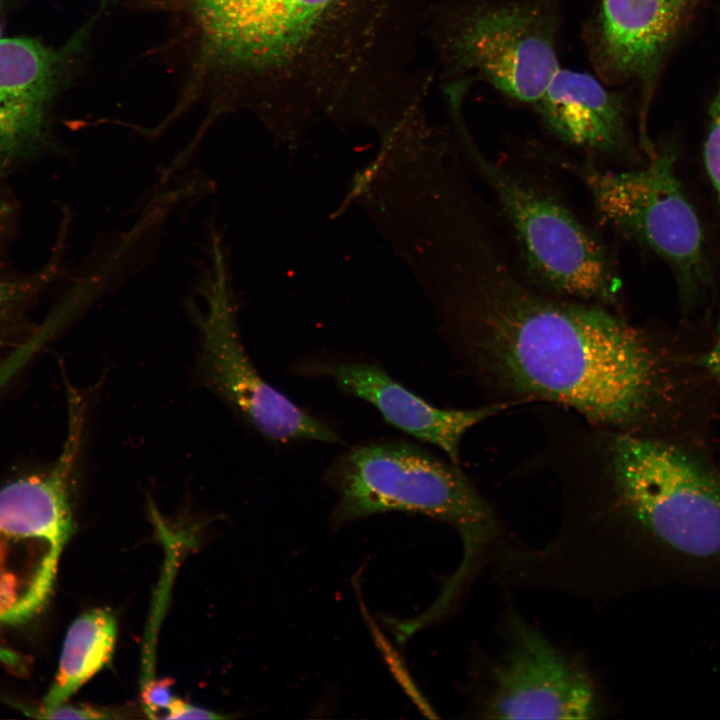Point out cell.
<instances>
[{
  "label": "cell",
  "instance_id": "1",
  "mask_svg": "<svg viewBox=\"0 0 720 720\" xmlns=\"http://www.w3.org/2000/svg\"><path fill=\"white\" fill-rule=\"evenodd\" d=\"M484 221L461 237L454 322L466 359L505 395L543 400L615 433L656 436L678 394L671 353L597 303L530 286Z\"/></svg>",
  "mask_w": 720,
  "mask_h": 720
},
{
  "label": "cell",
  "instance_id": "2",
  "mask_svg": "<svg viewBox=\"0 0 720 720\" xmlns=\"http://www.w3.org/2000/svg\"><path fill=\"white\" fill-rule=\"evenodd\" d=\"M604 496L567 510L528 561L539 586L592 601L720 586V472L660 436L615 433Z\"/></svg>",
  "mask_w": 720,
  "mask_h": 720
},
{
  "label": "cell",
  "instance_id": "3",
  "mask_svg": "<svg viewBox=\"0 0 720 720\" xmlns=\"http://www.w3.org/2000/svg\"><path fill=\"white\" fill-rule=\"evenodd\" d=\"M440 0H186L199 71L296 107L376 106L404 90Z\"/></svg>",
  "mask_w": 720,
  "mask_h": 720
},
{
  "label": "cell",
  "instance_id": "4",
  "mask_svg": "<svg viewBox=\"0 0 720 720\" xmlns=\"http://www.w3.org/2000/svg\"><path fill=\"white\" fill-rule=\"evenodd\" d=\"M325 481L337 495L330 515L333 527L398 511L422 514L456 530L463 556L433 603L441 613L452 609L505 536L495 511L455 463L412 443L382 441L354 447L329 466Z\"/></svg>",
  "mask_w": 720,
  "mask_h": 720
},
{
  "label": "cell",
  "instance_id": "5",
  "mask_svg": "<svg viewBox=\"0 0 720 720\" xmlns=\"http://www.w3.org/2000/svg\"><path fill=\"white\" fill-rule=\"evenodd\" d=\"M563 0H443L427 39L445 85L480 80L533 107L561 67Z\"/></svg>",
  "mask_w": 720,
  "mask_h": 720
},
{
  "label": "cell",
  "instance_id": "6",
  "mask_svg": "<svg viewBox=\"0 0 720 720\" xmlns=\"http://www.w3.org/2000/svg\"><path fill=\"white\" fill-rule=\"evenodd\" d=\"M469 135L464 144L496 195L528 268L558 294L614 302L622 283L601 242L559 201L483 155Z\"/></svg>",
  "mask_w": 720,
  "mask_h": 720
},
{
  "label": "cell",
  "instance_id": "7",
  "mask_svg": "<svg viewBox=\"0 0 720 720\" xmlns=\"http://www.w3.org/2000/svg\"><path fill=\"white\" fill-rule=\"evenodd\" d=\"M647 166L624 172L578 167L599 216L663 258L674 270L686 301L706 275L700 219L675 172V151L662 147Z\"/></svg>",
  "mask_w": 720,
  "mask_h": 720
},
{
  "label": "cell",
  "instance_id": "8",
  "mask_svg": "<svg viewBox=\"0 0 720 720\" xmlns=\"http://www.w3.org/2000/svg\"><path fill=\"white\" fill-rule=\"evenodd\" d=\"M505 649L490 669L478 705L488 719H591L600 699L591 674L508 609Z\"/></svg>",
  "mask_w": 720,
  "mask_h": 720
},
{
  "label": "cell",
  "instance_id": "9",
  "mask_svg": "<svg viewBox=\"0 0 720 720\" xmlns=\"http://www.w3.org/2000/svg\"><path fill=\"white\" fill-rule=\"evenodd\" d=\"M705 0H595L581 41L595 74L610 87L636 86L641 146L651 144L646 119L663 65Z\"/></svg>",
  "mask_w": 720,
  "mask_h": 720
},
{
  "label": "cell",
  "instance_id": "10",
  "mask_svg": "<svg viewBox=\"0 0 720 720\" xmlns=\"http://www.w3.org/2000/svg\"><path fill=\"white\" fill-rule=\"evenodd\" d=\"M215 304L208 318L201 322V371L209 386L268 439L341 443L332 428L258 374L224 304Z\"/></svg>",
  "mask_w": 720,
  "mask_h": 720
},
{
  "label": "cell",
  "instance_id": "11",
  "mask_svg": "<svg viewBox=\"0 0 720 720\" xmlns=\"http://www.w3.org/2000/svg\"><path fill=\"white\" fill-rule=\"evenodd\" d=\"M87 32L88 25L59 48L31 37L0 38V160L40 135Z\"/></svg>",
  "mask_w": 720,
  "mask_h": 720
},
{
  "label": "cell",
  "instance_id": "12",
  "mask_svg": "<svg viewBox=\"0 0 720 720\" xmlns=\"http://www.w3.org/2000/svg\"><path fill=\"white\" fill-rule=\"evenodd\" d=\"M595 74L560 67L532 107L560 140L609 156L633 153L624 90Z\"/></svg>",
  "mask_w": 720,
  "mask_h": 720
},
{
  "label": "cell",
  "instance_id": "13",
  "mask_svg": "<svg viewBox=\"0 0 720 720\" xmlns=\"http://www.w3.org/2000/svg\"><path fill=\"white\" fill-rule=\"evenodd\" d=\"M324 370L343 392L373 405L394 427L439 447L455 464L466 432L505 406L440 409L406 389L376 364L367 362H342Z\"/></svg>",
  "mask_w": 720,
  "mask_h": 720
},
{
  "label": "cell",
  "instance_id": "14",
  "mask_svg": "<svg viewBox=\"0 0 720 720\" xmlns=\"http://www.w3.org/2000/svg\"><path fill=\"white\" fill-rule=\"evenodd\" d=\"M64 545L0 529V625L23 623L46 604Z\"/></svg>",
  "mask_w": 720,
  "mask_h": 720
},
{
  "label": "cell",
  "instance_id": "15",
  "mask_svg": "<svg viewBox=\"0 0 720 720\" xmlns=\"http://www.w3.org/2000/svg\"><path fill=\"white\" fill-rule=\"evenodd\" d=\"M117 624L107 609H92L70 625L62 647L54 681L41 711L55 708L72 696L112 659Z\"/></svg>",
  "mask_w": 720,
  "mask_h": 720
},
{
  "label": "cell",
  "instance_id": "16",
  "mask_svg": "<svg viewBox=\"0 0 720 720\" xmlns=\"http://www.w3.org/2000/svg\"><path fill=\"white\" fill-rule=\"evenodd\" d=\"M704 162L720 203V82L709 111V126L704 143Z\"/></svg>",
  "mask_w": 720,
  "mask_h": 720
},
{
  "label": "cell",
  "instance_id": "17",
  "mask_svg": "<svg viewBox=\"0 0 720 720\" xmlns=\"http://www.w3.org/2000/svg\"><path fill=\"white\" fill-rule=\"evenodd\" d=\"M37 717L48 719H111L117 718L111 711L87 705L72 706L63 703L47 711H41Z\"/></svg>",
  "mask_w": 720,
  "mask_h": 720
},
{
  "label": "cell",
  "instance_id": "18",
  "mask_svg": "<svg viewBox=\"0 0 720 720\" xmlns=\"http://www.w3.org/2000/svg\"><path fill=\"white\" fill-rule=\"evenodd\" d=\"M174 681L170 678L149 682L142 693V699L148 712L157 713L160 709H168L175 699L172 694Z\"/></svg>",
  "mask_w": 720,
  "mask_h": 720
},
{
  "label": "cell",
  "instance_id": "19",
  "mask_svg": "<svg viewBox=\"0 0 720 720\" xmlns=\"http://www.w3.org/2000/svg\"><path fill=\"white\" fill-rule=\"evenodd\" d=\"M695 364L710 376L720 393V315L712 344L696 358Z\"/></svg>",
  "mask_w": 720,
  "mask_h": 720
},
{
  "label": "cell",
  "instance_id": "20",
  "mask_svg": "<svg viewBox=\"0 0 720 720\" xmlns=\"http://www.w3.org/2000/svg\"><path fill=\"white\" fill-rule=\"evenodd\" d=\"M166 719H218L223 718L212 711L192 706L175 698L168 707Z\"/></svg>",
  "mask_w": 720,
  "mask_h": 720
},
{
  "label": "cell",
  "instance_id": "21",
  "mask_svg": "<svg viewBox=\"0 0 720 720\" xmlns=\"http://www.w3.org/2000/svg\"><path fill=\"white\" fill-rule=\"evenodd\" d=\"M21 295L22 289L15 282L0 280V325Z\"/></svg>",
  "mask_w": 720,
  "mask_h": 720
},
{
  "label": "cell",
  "instance_id": "22",
  "mask_svg": "<svg viewBox=\"0 0 720 720\" xmlns=\"http://www.w3.org/2000/svg\"><path fill=\"white\" fill-rule=\"evenodd\" d=\"M10 0H0V38L3 37V14Z\"/></svg>",
  "mask_w": 720,
  "mask_h": 720
}]
</instances>
